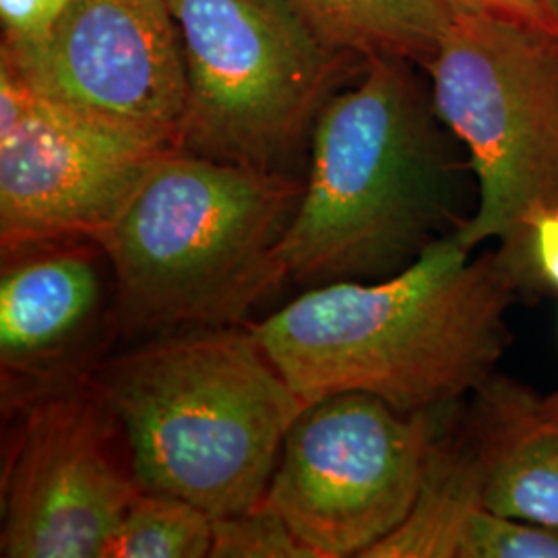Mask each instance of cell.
I'll return each instance as SVG.
<instances>
[{
	"mask_svg": "<svg viewBox=\"0 0 558 558\" xmlns=\"http://www.w3.org/2000/svg\"><path fill=\"white\" fill-rule=\"evenodd\" d=\"M453 13L488 15L499 20L518 21L558 36L557 21L546 0H445Z\"/></svg>",
	"mask_w": 558,
	"mask_h": 558,
	"instance_id": "ac0fdd59",
	"label": "cell"
},
{
	"mask_svg": "<svg viewBox=\"0 0 558 558\" xmlns=\"http://www.w3.org/2000/svg\"><path fill=\"white\" fill-rule=\"evenodd\" d=\"M211 558H317L267 499L214 519Z\"/></svg>",
	"mask_w": 558,
	"mask_h": 558,
	"instance_id": "9a60e30c",
	"label": "cell"
},
{
	"mask_svg": "<svg viewBox=\"0 0 558 558\" xmlns=\"http://www.w3.org/2000/svg\"><path fill=\"white\" fill-rule=\"evenodd\" d=\"M96 240H54L2 253L0 373L4 408L85 379L108 327V302Z\"/></svg>",
	"mask_w": 558,
	"mask_h": 558,
	"instance_id": "8fae6325",
	"label": "cell"
},
{
	"mask_svg": "<svg viewBox=\"0 0 558 558\" xmlns=\"http://www.w3.org/2000/svg\"><path fill=\"white\" fill-rule=\"evenodd\" d=\"M214 518L189 500L147 493L129 505L108 548L110 558L211 557Z\"/></svg>",
	"mask_w": 558,
	"mask_h": 558,
	"instance_id": "5bb4252c",
	"label": "cell"
},
{
	"mask_svg": "<svg viewBox=\"0 0 558 558\" xmlns=\"http://www.w3.org/2000/svg\"><path fill=\"white\" fill-rule=\"evenodd\" d=\"M449 430L486 509L558 530V416L546 399L495 375L458 403Z\"/></svg>",
	"mask_w": 558,
	"mask_h": 558,
	"instance_id": "7c38bea8",
	"label": "cell"
},
{
	"mask_svg": "<svg viewBox=\"0 0 558 558\" xmlns=\"http://www.w3.org/2000/svg\"><path fill=\"white\" fill-rule=\"evenodd\" d=\"M331 48L424 66L453 20L445 0H286Z\"/></svg>",
	"mask_w": 558,
	"mask_h": 558,
	"instance_id": "4fadbf2b",
	"label": "cell"
},
{
	"mask_svg": "<svg viewBox=\"0 0 558 558\" xmlns=\"http://www.w3.org/2000/svg\"><path fill=\"white\" fill-rule=\"evenodd\" d=\"M186 71L180 149L290 172L323 106L368 59L331 48L286 0H166Z\"/></svg>",
	"mask_w": 558,
	"mask_h": 558,
	"instance_id": "5b68a950",
	"label": "cell"
},
{
	"mask_svg": "<svg viewBox=\"0 0 558 558\" xmlns=\"http://www.w3.org/2000/svg\"><path fill=\"white\" fill-rule=\"evenodd\" d=\"M75 0H0L2 46L23 48L44 40Z\"/></svg>",
	"mask_w": 558,
	"mask_h": 558,
	"instance_id": "e0dca14e",
	"label": "cell"
},
{
	"mask_svg": "<svg viewBox=\"0 0 558 558\" xmlns=\"http://www.w3.org/2000/svg\"><path fill=\"white\" fill-rule=\"evenodd\" d=\"M0 66L60 112L154 151L180 149L186 71L166 0H75Z\"/></svg>",
	"mask_w": 558,
	"mask_h": 558,
	"instance_id": "9c48e42d",
	"label": "cell"
},
{
	"mask_svg": "<svg viewBox=\"0 0 558 558\" xmlns=\"http://www.w3.org/2000/svg\"><path fill=\"white\" fill-rule=\"evenodd\" d=\"M456 405L403 414L368 393L308 403L265 499L317 558H364L410 515Z\"/></svg>",
	"mask_w": 558,
	"mask_h": 558,
	"instance_id": "52a82bcc",
	"label": "cell"
},
{
	"mask_svg": "<svg viewBox=\"0 0 558 558\" xmlns=\"http://www.w3.org/2000/svg\"><path fill=\"white\" fill-rule=\"evenodd\" d=\"M544 399H546V403H548V408L555 412L558 416V389L557 391H553L550 396H544Z\"/></svg>",
	"mask_w": 558,
	"mask_h": 558,
	"instance_id": "d6986e66",
	"label": "cell"
},
{
	"mask_svg": "<svg viewBox=\"0 0 558 558\" xmlns=\"http://www.w3.org/2000/svg\"><path fill=\"white\" fill-rule=\"evenodd\" d=\"M548 2V7H550V13H553V17L557 21L558 27V0H546Z\"/></svg>",
	"mask_w": 558,
	"mask_h": 558,
	"instance_id": "ffe728a7",
	"label": "cell"
},
{
	"mask_svg": "<svg viewBox=\"0 0 558 558\" xmlns=\"http://www.w3.org/2000/svg\"><path fill=\"white\" fill-rule=\"evenodd\" d=\"M519 294L497 251L472 257L453 230L396 276L311 286L248 327L306 405L368 393L418 414L497 375Z\"/></svg>",
	"mask_w": 558,
	"mask_h": 558,
	"instance_id": "6da1fadb",
	"label": "cell"
},
{
	"mask_svg": "<svg viewBox=\"0 0 558 558\" xmlns=\"http://www.w3.org/2000/svg\"><path fill=\"white\" fill-rule=\"evenodd\" d=\"M304 180L174 149L141 180L100 239L120 333L248 325L286 276L279 244Z\"/></svg>",
	"mask_w": 558,
	"mask_h": 558,
	"instance_id": "277c9868",
	"label": "cell"
},
{
	"mask_svg": "<svg viewBox=\"0 0 558 558\" xmlns=\"http://www.w3.org/2000/svg\"><path fill=\"white\" fill-rule=\"evenodd\" d=\"M410 60L373 57L323 106L296 214L279 244L286 281L396 276L459 223L453 163Z\"/></svg>",
	"mask_w": 558,
	"mask_h": 558,
	"instance_id": "7a4b0ae2",
	"label": "cell"
},
{
	"mask_svg": "<svg viewBox=\"0 0 558 558\" xmlns=\"http://www.w3.org/2000/svg\"><path fill=\"white\" fill-rule=\"evenodd\" d=\"M513 278L521 292H558V207L539 211L530 223Z\"/></svg>",
	"mask_w": 558,
	"mask_h": 558,
	"instance_id": "2e32d148",
	"label": "cell"
},
{
	"mask_svg": "<svg viewBox=\"0 0 558 558\" xmlns=\"http://www.w3.org/2000/svg\"><path fill=\"white\" fill-rule=\"evenodd\" d=\"M2 465V558H106L141 493L92 377L27 399Z\"/></svg>",
	"mask_w": 558,
	"mask_h": 558,
	"instance_id": "ba28073f",
	"label": "cell"
},
{
	"mask_svg": "<svg viewBox=\"0 0 558 558\" xmlns=\"http://www.w3.org/2000/svg\"><path fill=\"white\" fill-rule=\"evenodd\" d=\"M424 69L440 122L465 145L478 182V205L456 234L470 251L497 240L513 276L530 223L558 207V36L453 13Z\"/></svg>",
	"mask_w": 558,
	"mask_h": 558,
	"instance_id": "8992f818",
	"label": "cell"
},
{
	"mask_svg": "<svg viewBox=\"0 0 558 558\" xmlns=\"http://www.w3.org/2000/svg\"><path fill=\"white\" fill-rule=\"evenodd\" d=\"M163 154L60 112L0 66L2 253L100 239Z\"/></svg>",
	"mask_w": 558,
	"mask_h": 558,
	"instance_id": "30bf717a",
	"label": "cell"
},
{
	"mask_svg": "<svg viewBox=\"0 0 558 558\" xmlns=\"http://www.w3.org/2000/svg\"><path fill=\"white\" fill-rule=\"evenodd\" d=\"M89 377L119 418L141 490L214 519L265 499L306 408L248 325L145 338Z\"/></svg>",
	"mask_w": 558,
	"mask_h": 558,
	"instance_id": "3957f363",
	"label": "cell"
}]
</instances>
